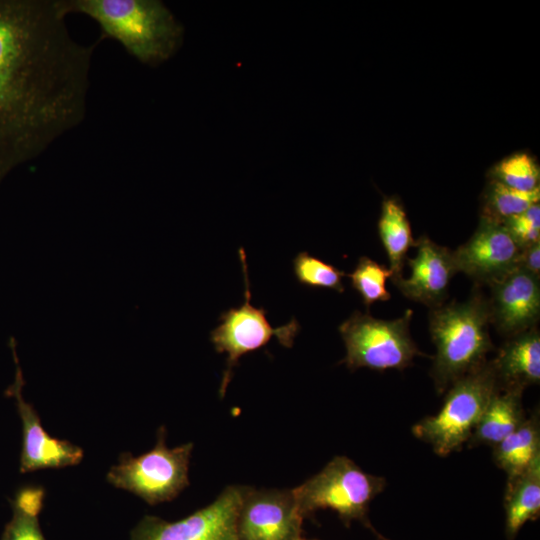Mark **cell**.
I'll list each match as a JSON object with an SVG mask.
<instances>
[{
    "instance_id": "1",
    "label": "cell",
    "mask_w": 540,
    "mask_h": 540,
    "mask_svg": "<svg viewBox=\"0 0 540 540\" xmlns=\"http://www.w3.org/2000/svg\"><path fill=\"white\" fill-rule=\"evenodd\" d=\"M56 0H0V181L85 118L90 45Z\"/></svg>"
},
{
    "instance_id": "2",
    "label": "cell",
    "mask_w": 540,
    "mask_h": 540,
    "mask_svg": "<svg viewBox=\"0 0 540 540\" xmlns=\"http://www.w3.org/2000/svg\"><path fill=\"white\" fill-rule=\"evenodd\" d=\"M60 12L83 14L139 62L157 66L181 47L184 28L159 0H56Z\"/></svg>"
},
{
    "instance_id": "3",
    "label": "cell",
    "mask_w": 540,
    "mask_h": 540,
    "mask_svg": "<svg viewBox=\"0 0 540 540\" xmlns=\"http://www.w3.org/2000/svg\"><path fill=\"white\" fill-rule=\"evenodd\" d=\"M490 323L488 300L479 291L464 302L431 309L429 329L436 346L431 377L439 394L487 361L493 349Z\"/></svg>"
},
{
    "instance_id": "4",
    "label": "cell",
    "mask_w": 540,
    "mask_h": 540,
    "mask_svg": "<svg viewBox=\"0 0 540 540\" xmlns=\"http://www.w3.org/2000/svg\"><path fill=\"white\" fill-rule=\"evenodd\" d=\"M500 388L491 361L455 381L440 411L416 423L412 433L431 445L439 456L459 450L467 442L493 395Z\"/></svg>"
},
{
    "instance_id": "5",
    "label": "cell",
    "mask_w": 540,
    "mask_h": 540,
    "mask_svg": "<svg viewBox=\"0 0 540 540\" xmlns=\"http://www.w3.org/2000/svg\"><path fill=\"white\" fill-rule=\"evenodd\" d=\"M383 477L364 472L346 456H336L316 475L292 489L302 516L331 509L347 525L361 521L377 533L367 518L370 502L383 491Z\"/></svg>"
},
{
    "instance_id": "6",
    "label": "cell",
    "mask_w": 540,
    "mask_h": 540,
    "mask_svg": "<svg viewBox=\"0 0 540 540\" xmlns=\"http://www.w3.org/2000/svg\"><path fill=\"white\" fill-rule=\"evenodd\" d=\"M192 449V443L169 448L166 429L161 426L153 449L139 456L128 452L120 454L118 463L107 472V482L150 505L170 501L189 485Z\"/></svg>"
},
{
    "instance_id": "7",
    "label": "cell",
    "mask_w": 540,
    "mask_h": 540,
    "mask_svg": "<svg viewBox=\"0 0 540 540\" xmlns=\"http://www.w3.org/2000/svg\"><path fill=\"white\" fill-rule=\"evenodd\" d=\"M412 310L394 320H382L355 311L339 326L346 348L341 361L349 369L372 370L408 367L415 356L423 355L409 332Z\"/></svg>"
},
{
    "instance_id": "8",
    "label": "cell",
    "mask_w": 540,
    "mask_h": 540,
    "mask_svg": "<svg viewBox=\"0 0 540 540\" xmlns=\"http://www.w3.org/2000/svg\"><path fill=\"white\" fill-rule=\"evenodd\" d=\"M239 257L245 281L244 302L239 307L222 312L219 317L220 324L210 333L215 350L227 354L226 368L219 389L220 397L224 396L233 368L243 355L264 347L272 337L277 338L284 347L290 348L300 330L296 318H292L286 325L273 328L267 320L266 310L251 305L246 253L243 248L239 249Z\"/></svg>"
},
{
    "instance_id": "9",
    "label": "cell",
    "mask_w": 540,
    "mask_h": 540,
    "mask_svg": "<svg viewBox=\"0 0 540 540\" xmlns=\"http://www.w3.org/2000/svg\"><path fill=\"white\" fill-rule=\"evenodd\" d=\"M243 486H228L208 506L175 522L145 516L131 531V540H239L237 517Z\"/></svg>"
},
{
    "instance_id": "10",
    "label": "cell",
    "mask_w": 540,
    "mask_h": 540,
    "mask_svg": "<svg viewBox=\"0 0 540 540\" xmlns=\"http://www.w3.org/2000/svg\"><path fill=\"white\" fill-rule=\"evenodd\" d=\"M302 521L292 489L244 487L237 517L239 540H299Z\"/></svg>"
},
{
    "instance_id": "11",
    "label": "cell",
    "mask_w": 540,
    "mask_h": 540,
    "mask_svg": "<svg viewBox=\"0 0 540 540\" xmlns=\"http://www.w3.org/2000/svg\"><path fill=\"white\" fill-rule=\"evenodd\" d=\"M16 362V376L6 394L14 397L22 425V446L19 460L21 473L42 469L64 468L79 464L84 456L81 447L65 439L50 436L43 428L36 409L26 402L22 395L23 378Z\"/></svg>"
},
{
    "instance_id": "12",
    "label": "cell",
    "mask_w": 540,
    "mask_h": 540,
    "mask_svg": "<svg viewBox=\"0 0 540 540\" xmlns=\"http://www.w3.org/2000/svg\"><path fill=\"white\" fill-rule=\"evenodd\" d=\"M520 252L502 224L481 218L472 237L453 255L458 272L490 285L518 266Z\"/></svg>"
},
{
    "instance_id": "13",
    "label": "cell",
    "mask_w": 540,
    "mask_h": 540,
    "mask_svg": "<svg viewBox=\"0 0 540 540\" xmlns=\"http://www.w3.org/2000/svg\"><path fill=\"white\" fill-rule=\"evenodd\" d=\"M540 278L520 267L490 284V320L513 337L534 327L540 316Z\"/></svg>"
},
{
    "instance_id": "14",
    "label": "cell",
    "mask_w": 540,
    "mask_h": 540,
    "mask_svg": "<svg viewBox=\"0 0 540 540\" xmlns=\"http://www.w3.org/2000/svg\"><path fill=\"white\" fill-rule=\"evenodd\" d=\"M417 254L406 261L411 276L393 281L402 294L431 309L443 305L452 277L458 272L453 251L421 236L415 245Z\"/></svg>"
},
{
    "instance_id": "15",
    "label": "cell",
    "mask_w": 540,
    "mask_h": 540,
    "mask_svg": "<svg viewBox=\"0 0 540 540\" xmlns=\"http://www.w3.org/2000/svg\"><path fill=\"white\" fill-rule=\"evenodd\" d=\"M501 388H520L540 381V333L536 326L510 337L491 360Z\"/></svg>"
},
{
    "instance_id": "16",
    "label": "cell",
    "mask_w": 540,
    "mask_h": 540,
    "mask_svg": "<svg viewBox=\"0 0 540 540\" xmlns=\"http://www.w3.org/2000/svg\"><path fill=\"white\" fill-rule=\"evenodd\" d=\"M523 389L499 388L488 403L469 438L468 446L494 447L517 429L527 417L522 405Z\"/></svg>"
},
{
    "instance_id": "17",
    "label": "cell",
    "mask_w": 540,
    "mask_h": 540,
    "mask_svg": "<svg viewBox=\"0 0 540 540\" xmlns=\"http://www.w3.org/2000/svg\"><path fill=\"white\" fill-rule=\"evenodd\" d=\"M505 535L513 540L522 526L540 514V456L519 476L507 481L505 496Z\"/></svg>"
},
{
    "instance_id": "18",
    "label": "cell",
    "mask_w": 540,
    "mask_h": 540,
    "mask_svg": "<svg viewBox=\"0 0 540 540\" xmlns=\"http://www.w3.org/2000/svg\"><path fill=\"white\" fill-rule=\"evenodd\" d=\"M539 409L493 447L495 464L507 474V481L523 473L540 456Z\"/></svg>"
},
{
    "instance_id": "19",
    "label": "cell",
    "mask_w": 540,
    "mask_h": 540,
    "mask_svg": "<svg viewBox=\"0 0 540 540\" xmlns=\"http://www.w3.org/2000/svg\"><path fill=\"white\" fill-rule=\"evenodd\" d=\"M378 232L387 253L392 282L403 277L406 253L415 245L411 226L403 205L396 198H386L382 203Z\"/></svg>"
},
{
    "instance_id": "20",
    "label": "cell",
    "mask_w": 540,
    "mask_h": 540,
    "mask_svg": "<svg viewBox=\"0 0 540 540\" xmlns=\"http://www.w3.org/2000/svg\"><path fill=\"white\" fill-rule=\"evenodd\" d=\"M45 489L40 485H26L11 500L12 517L6 524L1 540H46L40 525Z\"/></svg>"
},
{
    "instance_id": "21",
    "label": "cell",
    "mask_w": 540,
    "mask_h": 540,
    "mask_svg": "<svg viewBox=\"0 0 540 540\" xmlns=\"http://www.w3.org/2000/svg\"><path fill=\"white\" fill-rule=\"evenodd\" d=\"M539 199V188L533 191H520L491 180L485 191L481 218L503 224L507 219L539 203Z\"/></svg>"
},
{
    "instance_id": "22",
    "label": "cell",
    "mask_w": 540,
    "mask_h": 540,
    "mask_svg": "<svg viewBox=\"0 0 540 540\" xmlns=\"http://www.w3.org/2000/svg\"><path fill=\"white\" fill-rule=\"evenodd\" d=\"M392 276L389 268L366 256L360 257L354 271L348 275L352 287L360 294L366 307L377 301L390 299L386 280Z\"/></svg>"
},
{
    "instance_id": "23",
    "label": "cell",
    "mask_w": 540,
    "mask_h": 540,
    "mask_svg": "<svg viewBox=\"0 0 540 540\" xmlns=\"http://www.w3.org/2000/svg\"><path fill=\"white\" fill-rule=\"evenodd\" d=\"M492 180L520 191L539 188L540 170L536 161L526 153L504 158L491 171Z\"/></svg>"
},
{
    "instance_id": "24",
    "label": "cell",
    "mask_w": 540,
    "mask_h": 540,
    "mask_svg": "<svg viewBox=\"0 0 540 540\" xmlns=\"http://www.w3.org/2000/svg\"><path fill=\"white\" fill-rule=\"evenodd\" d=\"M293 272L304 286L344 292L342 279L346 273L307 252H300L294 258Z\"/></svg>"
},
{
    "instance_id": "25",
    "label": "cell",
    "mask_w": 540,
    "mask_h": 540,
    "mask_svg": "<svg viewBox=\"0 0 540 540\" xmlns=\"http://www.w3.org/2000/svg\"><path fill=\"white\" fill-rule=\"evenodd\" d=\"M520 249L540 242V205L536 203L502 224Z\"/></svg>"
},
{
    "instance_id": "26",
    "label": "cell",
    "mask_w": 540,
    "mask_h": 540,
    "mask_svg": "<svg viewBox=\"0 0 540 540\" xmlns=\"http://www.w3.org/2000/svg\"><path fill=\"white\" fill-rule=\"evenodd\" d=\"M518 267L540 278V242L521 249Z\"/></svg>"
},
{
    "instance_id": "27",
    "label": "cell",
    "mask_w": 540,
    "mask_h": 540,
    "mask_svg": "<svg viewBox=\"0 0 540 540\" xmlns=\"http://www.w3.org/2000/svg\"><path fill=\"white\" fill-rule=\"evenodd\" d=\"M377 536H378L379 538H381V540H388V539H386L385 537H382V536L379 535V534H377Z\"/></svg>"
},
{
    "instance_id": "28",
    "label": "cell",
    "mask_w": 540,
    "mask_h": 540,
    "mask_svg": "<svg viewBox=\"0 0 540 540\" xmlns=\"http://www.w3.org/2000/svg\"><path fill=\"white\" fill-rule=\"evenodd\" d=\"M299 540H306V539L300 538Z\"/></svg>"
}]
</instances>
